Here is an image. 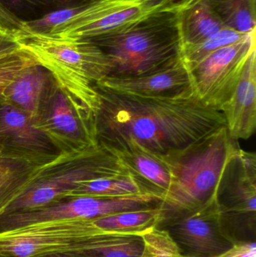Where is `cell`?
<instances>
[{"label":"cell","instance_id":"ba28073f","mask_svg":"<svg viewBox=\"0 0 256 257\" xmlns=\"http://www.w3.org/2000/svg\"><path fill=\"white\" fill-rule=\"evenodd\" d=\"M222 227L234 242L255 241L256 156L238 150L217 189Z\"/></svg>","mask_w":256,"mask_h":257},{"label":"cell","instance_id":"30bf717a","mask_svg":"<svg viewBox=\"0 0 256 257\" xmlns=\"http://www.w3.org/2000/svg\"><path fill=\"white\" fill-rule=\"evenodd\" d=\"M102 230L92 220H60L30 225L0 234V257H36L87 250Z\"/></svg>","mask_w":256,"mask_h":257},{"label":"cell","instance_id":"3957f363","mask_svg":"<svg viewBox=\"0 0 256 257\" xmlns=\"http://www.w3.org/2000/svg\"><path fill=\"white\" fill-rule=\"evenodd\" d=\"M19 44L68 94L96 113L99 106L96 84L112 70L111 60L102 48L90 39L31 32H21Z\"/></svg>","mask_w":256,"mask_h":257},{"label":"cell","instance_id":"6da1fadb","mask_svg":"<svg viewBox=\"0 0 256 257\" xmlns=\"http://www.w3.org/2000/svg\"><path fill=\"white\" fill-rule=\"evenodd\" d=\"M96 88L99 143L132 139L156 154H168L225 126L221 111L204 106L192 95L150 97Z\"/></svg>","mask_w":256,"mask_h":257},{"label":"cell","instance_id":"ffe728a7","mask_svg":"<svg viewBox=\"0 0 256 257\" xmlns=\"http://www.w3.org/2000/svg\"><path fill=\"white\" fill-rule=\"evenodd\" d=\"M162 208H149L124 211L92 220L93 224L104 232L123 235H142L159 225Z\"/></svg>","mask_w":256,"mask_h":257},{"label":"cell","instance_id":"8992f818","mask_svg":"<svg viewBox=\"0 0 256 257\" xmlns=\"http://www.w3.org/2000/svg\"><path fill=\"white\" fill-rule=\"evenodd\" d=\"M187 0H91L47 34L92 39L129 30L144 21L179 12Z\"/></svg>","mask_w":256,"mask_h":257},{"label":"cell","instance_id":"d4e9b609","mask_svg":"<svg viewBox=\"0 0 256 257\" xmlns=\"http://www.w3.org/2000/svg\"><path fill=\"white\" fill-rule=\"evenodd\" d=\"M37 62L28 53L21 49L0 58V93L24 68Z\"/></svg>","mask_w":256,"mask_h":257},{"label":"cell","instance_id":"9a60e30c","mask_svg":"<svg viewBox=\"0 0 256 257\" xmlns=\"http://www.w3.org/2000/svg\"><path fill=\"white\" fill-rule=\"evenodd\" d=\"M96 85L118 93L150 97H177L192 95L189 73L181 60L168 69L142 76H108Z\"/></svg>","mask_w":256,"mask_h":257},{"label":"cell","instance_id":"e0dca14e","mask_svg":"<svg viewBox=\"0 0 256 257\" xmlns=\"http://www.w3.org/2000/svg\"><path fill=\"white\" fill-rule=\"evenodd\" d=\"M54 80L49 71L36 63L23 69L0 93V102L34 120L47 89Z\"/></svg>","mask_w":256,"mask_h":257},{"label":"cell","instance_id":"4316f807","mask_svg":"<svg viewBox=\"0 0 256 257\" xmlns=\"http://www.w3.org/2000/svg\"><path fill=\"white\" fill-rule=\"evenodd\" d=\"M0 2L6 6H7L6 4H10L17 7H24L27 6L30 7H45L51 5H61L63 7H66L82 4L77 0H0Z\"/></svg>","mask_w":256,"mask_h":257},{"label":"cell","instance_id":"7a4b0ae2","mask_svg":"<svg viewBox=\"0 0 256 257\" xmlns=\"http://www.w3.org/2000/svg\"><path fill=\"white\" fill-rule=\"evenodd\" d=\"M240 148L224 126L185 149L164 154L174 180L161 205L158 226L202 206L216 191L227 165Z\"/></svg>","mask_w":256,"mask_h":257},{"label":"cell","instance_id":"cb8c5ba5","mask_svg":"<svg viewBox=\"0 0 256 257\" xmlns=\"http://www.w3.org/2000/svg\"><path fill=\"white\" fill-rule=\"evenodd\" d=\"M141 236L144 245L141 257H186L165 229L156 226Z\"/></svg>","mask_w":256,"mask_h":257},{"label":"cell","instance_id":"8fae6325","mask_svg":"<svg viewBox=\"0 0 256 257\" xmlns=\"http://www.w3.org/2000/svg\"><path fill=\"white\" fill-rule=\"evenodd\" d=\"M160 199L148 193L122 197L78 196L42 208L0 215V234L45 222L94 220L124 211L156 208Z\"/></svg>","mask_w":256,"mask_h":257},{"label":"cell","instance_id":"2e32d148","mask_svg":"<svg viewBox=\"0 0 256 257\" xmlns=\"http://www.w3.org/2000/svg\"><path fill=\"white\" fill-rule=\"evenodd\" d=\"M221 112L225 127L235 141L249 139L256 128V49L252 51L238 85Z\"/></svg>","mask_w":256,"mask_h":257},{"label":"cell","instance_id":"4dcf8cb0","mask_svg":"<svg viewBox=\"0 0 256 257\" xmlns=\"http://www.w3.org/2000/svg\"><path fill=\"white\" fill-rule=\"evenodd\" d=\"M77 1L79 2L80 3H86L87 2L91 1V0H77Z\"/></svg>","mask_w":256,"mask_h":257},{"label":"cell","instance_id":"44dd1931","mask_svg":"<svg viewBox=\"0 0 256 257\" xmlns=\"http://www.w3.org/2000/svg\"><path fill=\"white\" fill-rule=\"evenodd\" d=\"M145 193L133 177L128 173L117 174L80 183L68 195L92 197H122Z\"/></svg>","mask_w":256,"mask_h":257},{"label":"cell","instance_id":"ac0fdd59","mask_svg":"<svg viewBox=\"0 0 256 257\" xmlns=\"http://www.w3.org/2000/svg\"><path fill=\"white\" fill-rule=\"evenodd\" d=\"M181 48L201 43L225 28L206 0H187L178 14Z\"/></svg>","mask_w":256,"mask_h":257},{"label":"cell","instance_id":"9c48e42d","mask_svg":"<svg viewBox=\"0 0 256 257\" xmlns=\"http://www.w3.org/2000/svg\"><path fill=\"white\" fill-rule=\"evenodd\" d=\"M255 49V30L188 69L192 96L204 106L222 111L234 94L246 61Z\"/></svg>","mask_w":256,"mask_h":257},{"label":"cell","instance_id":"5b68a950","mask_svg":"<svg viewBox=\"0 0 256 257\" xmlns=\"http://www.w3.org/2000/svg\"><path fill=\"white\" fill-rule=\"evenodd\" d=\"M125 172H128L119 159L100 143L81 152L60 154L41 168L23 193L2 214L51 205L66 199L80 183Z\"/></svg>","mask_w":256,"mask_h":257},{"label":"cell","instance_id":"f1b7e54d","mask_svg":"<svg viewBox=\"0 0 256 257\" xmlns=\"http://www.w3.org/2000/svg\"><path fill=\"white\" fill-rule=\"evenodd\" d=\"M217 257H256L255 241H237L231 248Z\"/></svg>","mask_w":256,"mask_h":257},{"label":"cell","instance_id":"484cf974","mask_svg":"<svg viewBox=\"0 0 256 257\" xmlns=\"http://www.w3.org/2000/svg\"><path fill=\"white\" fill-rule=\"evenodd\" d=\"M21 32L0 27V58L21 49L19 44Z\"/></svg>","mask_w":256,"mask_h":257},{"label":"cell","instance_id":"52a82bcc","mask_svg":"<svg viewBox=\"0 0 256 257\" xmlns=\"http://www.w3.org/2000/svg\"><path fill=\"white\" fill-rule=\"evenodd\" d=\"M96 114L68 94L54 78L33 123L60 154H72L99 145Z\"/></svg>","mask_w":256,"mask_h":257},{"label":"cell","instance_id":"7c38bea8","mask_svg":"<svg viewBox=\"0 0 256 257\" xmlns=\"http://www.w3.org/2000/svg\"><path fill=\"white\" fill-rule=\"evenodd\" d=\"M217 189L198 209L158 226L168 232L186 257H217L234 245L222 227Z\"/></svg>","mask_w":256,"mask_h":257},{"label":"cell","instance_id":"603a6c76","mask_svg":"<svg viewBox=\"0 0 256 257\" xmlns=\"http://www.w3.org/2000/svg\"><path fill=\"white\" fill-rule=\"evenodd\" d=\"M249 34H243L225 27L213 37L201 43L182 47L180 60L186 69H190L212 53L223 47L240 42Z\"/></svg>","mask_w":256,"mask_h":257},{"label":"cell","instance_id":"f546056e","mask_svg":"<svg viewBox=\"0 0 256 257\" xmlns=\"http://www.w3.org/2000/svg\"><path fill=\"white\" fill-rule=\"evenodd\" d=\"M36 257H88L79 250H72V251L57 252V253H49V254L42 255Z\"/></svg>","mask_w":256,"mask_h":257},{"label":"cell","instance_id":"7402d4cb","mask_svg":"<svg viewBox=\"0 0 256 257\" xmlns=\"http://www.w3.org/2000/svg\"><path fill=\"white\" fill-rule=\"evenodd\" d=\"M227 28L243 34L256 30V0H206Z\"/></svg>","mask_w":256,"mask_h":257},{"label":"cell","instance_id":"83f0119b","mask_svg":"<svg viewBox=\"0 0 256 257\" xmlns=\"http://www.w3.org/2000/svg\"><path fill=\"white\" fill-rule=\"evenodd\" d=\"M0 27L18 31H26L25 21L21 20L9 7L0 2Z\"/></svg>","mask_w":256,"mask_h":257},{"label":"cell","instance_id":"5bb4252c","mask_svg":"<svg viewBox=\"0 0 256 257\" xmlns=\"http://www.w3.org/2000/svg\"><path fill=\"white\" fill-rule=\"evenodd\" d=\"M100 144L119 159L144 193L156 195L163 201L174 180V171L165 155L156 154L132 139Z\"/></svg>","mask_w":256,"mask_h":257},{"label":"cell","instance_id":"277c9868","mask_svg":"<svg viewBox=\"0 0 256 257\" xmlns=\"http://www.w3.org/2000/svg\"><path fill=\"white\" fill-rule=\"evenodd\" d=\"M179 12L155 17L125 31L90 39L109 57L112 64L109 76H142L180 62Z\"/></svg>","mask_w":256,"mask_h":257},{"label":"cell","instance_id":"4fadbf2b","mask_svg":"<svg viewBox=\"0 0 256 257\" xmlns=\"http://www.w3.org/2000/svg\"><path fill=\"white\" fill-rule=\"evenodd\" d=\"M60 154L27 114L0 102V157H17L43 166Z\"/></svg>","mask_w":256,"mask_h":257},{"label":"cell","instance_id":"d6986e66","mask_svg":"<svg viewBox=\"0 0 256 257\" xmlns=\"http://www.w3.org/2000/svg\"><path fill=\"white\" fill-rule=\"evenodd\" d=\"M44 166L17 157H0V215Z\"/></svg>","mask_w":256,"mask_h":257}]
</instances>
